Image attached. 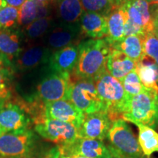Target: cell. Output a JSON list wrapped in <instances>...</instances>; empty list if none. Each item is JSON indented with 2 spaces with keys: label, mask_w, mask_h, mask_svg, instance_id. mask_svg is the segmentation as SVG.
<instances>
[{
  "label": "cell",
  "mask_w": 158,
  "mask_h": 158,
  "mask_svg": "<svg viewBox=\"0 0 158 158\" xmlns=\"http://www.w3.org/2000/svg\"><path fill=\"white\" fill-rule=\"evenodd\" d=\"M155 11H158V5L156 6V7L153 10H152V12H155Z\"/></svg>",
  "instance_id": "cell-43"
},
{
  "label": "cell",
  "mask_w": 158,
  "mask_h": 158,
  "mask_svg": "<svg viewBox=\"0 0 158 158\" xmlns=\"http://www.w3.org/2000/svg\"><path fill=\"white\" fill-rule=\"evenodd\" d=\"M157 122H158V97L157 100Z\"/></svg>",
  "instance_id": "cell-41"
},
{
  "label": "cell",
  "mask_w": 158,
  "mask_h": 158,
  "mask_svg": "<svg viewBox=\"0 0 158 158\" xmlns=\"http://www.w3.org/2000/svg\"><path fill=\"white\" fill-rule=\"evenodd\" d=\"M0 158H5V157H2V156H0Z\"/></svg>",
  "instance_id": "cell-45"
},
{
  "label": "cell",
  "mask_w": 158,
  "mask_h": 158,
  "mask_svg": "<svg viewBox=\"0 0 158 158\" xmlns=\"http://www.w3.org/2000/svg\"><path fill=\"white\" fill-rule=\"evenodd\" d=\"M10 64V62L2 54L0 53V68L2 67H6L7 65Z\"/></svg>",
  "instance_id": "cell-35"
},
{
  "label": "cell",
  "mask_w": 158,
  "mask_h": 158,
  "mask_svg": "<svg viewBox=\"0 0 158 158\" xmlns=\"http://www.w3.org/2000/svg\"><path fill=\"white\" fill-rule=\"evenodd\" d=\"M158 93L149 89L128 99L122 118L133 124H143L155 128L157 123V100Z\"/></svg>",
  "instance_id": "cell-4"
},
{
  "label": "cell",
  "mask_w": 158,
  "mask_h": 158,
  "mask_svg": "<svg viewBox=\"0 0 158 158\" xmlns=\"http://www.w3.org/2000/svg\"><path fill=\"white\" fill-rule=\"evenodd\" d=\"M38 1L40 2H42L43 4H44V5H49L51 2H54V0H38Z\"/></svg>",
  "instance_id": "cell-38"
},
{
  "label": "cell",
  "mask_w": 158,
  "mask_h": 158,
  "mask_svg": "<svg viewBox=\"0 0 158 158\" xmlns=\"http://www.w3.org/2000/svg\"><path fill=\"white\" fill-rule=\"evenodd\" d=\"M112 122L107 112L103 110L85 114L84 120L79 129V136L80 138L103 141L111 127Z\"/></svg>",
  "instance_id": "cell-11"
},
{
  "label": "cell",
  "mask_w": 158,
  "mask_h": 158,
  "mask_svg": "<svg viewBox=\"0 0 158 158\" xmlns=\"http://www.w3.org/2000/svg\"><path fill=\"white\" fill-rule=\"evenodd\" d=\"M7 3H6L5 0H0V10L4 7L7 6Z\"/></svg>",
  "instance_id": "cell-39"
},
{
  "label": "cell",
  "mask_w": 158,
  "mask_h": 158,
  "mask_svg": "<svg viewBox=\"0 0 158 158\" xmlns=\"http://www.w3.org/2000/svg\"><path fill=\"white\" fill-rule=\"evenodd\" d=\"M70 157L73 158H88V157H83V156H80V155H73V156H70Z\"/></svg>",
  "instance_id": "cell-40"
},
{
  "label": "cell",
  "mask_w": 158,
  "mask_h": 158,
  "mask_svg": "<svg viewBox=\"0 0 158 158\" xmlns=\"http://www.w3.org/2000/svg\"><path fill=\"white\" fill-rule=\"evenodd\" d=\"M138 128V141L146 157H149L158 152V133L153 128L143 124H137Z\"/></svg>",
  "instance_id": "cell-24"
},
{
  "label": "cell",
  "mask_w": 158,
  "mask_h": 158,
  "mask_svg": "<svg viewBox=\"0 0 158 158\" xmlns=\"http://www.w3.org/2000/svg\"><path fill=\"white\" fill-rule=\"evenodd\" d=\"M30 119L21 107L8 102L0 108V128L4 133L28 130Z\"/></svg>",
  "instance_id": "cell-12"
},
{
  "label": "cell",
  "mask_w": 158,
  "mask_h": 158,
  "mask_svg": "<svg viewBox=\"0 0 158 158\" xmlns=\"http://www.w3.org/2000/svg\"><path fill=\"white\" fill-rule=\"evenodd\" d=\"M121 83L128 98L137 95L147 89L141 83L135 70L127 74Z\"/></svg>",
  "instance_id": "cell-26"
},
{
  "label": "cell",
  "mask_w": 158,
  "mask_h": 158,
  "mask_svg": "<svg viewBox=\"0 0 158 158\" xmlns=\"http://www.w3.org/2000/svg\"><path fill=\"white\" fill-rule=\"evenodd\" d=\"M106 139V147L114 158H147L138 138L123 118L112 122Z\"/></svg>",
  "instance_id": "cell-2"
},
{
  "label": "cell",
  "mask_w": 158,
  "mask_h": 158,
  "mask_svg": "<svg viewBox=\"0 0 158 158\" xmlns=\"http://www.w3.org/2000/svg\"><path fill=\"white\" fill-rule=\"evenodd\" d=\"M11 98V91L9 88L0 89V108L9 102Z\"/></svg>",
  "instance_id": "cell-31"
},
{
  "label": "cell",
  "mask_w": 158,
  "mask_h": 158,
  "mask_svg": "<svg viewBox=\"0 0 158 158\" xmlns=\"http://www.w3.org/2000/svg\"><path fill=\"white\" fill-rule=\"evenodd\" d=\"M50 50L43 45H33L22 51L16 59V68L21 71L31 70L43 63L48 62Z\"/></svg>",
  "instance_id": "cell-17"
},
{
  "label": "cell",
  "mask_w": 158,
  "mask_h": 158,
  "mask_svg": "<svg viewBox=\"0 0 158 158\" xmlns=\"http://www.w3.org/2000/svg\"><path fill=\"white\" fill-rule=\"evenodd\" d=\"M136 62L122 51L111 49L106 62V70L120 82L131 71L135 70Z\"/></svg>",
  "instance_id": "cell-16"
},
{
  "label": "cell",
  "mask_w": 158,
  "mask_h": 158,
  "mask_svg": "<svg viewBox=\"0 0 158 158\" xmlns=\"http://www.w3.org/2000/svg\"><path fill=\"white\" fill-rule=\"evenodd\" d=\"M69 100L84 114L106 111L103 100L92 79H77L76 81L72 80Z\"/></svg>",
  "instance_id": "cell-5"
},
{
  "label": "cell",
  "mask_w": 158,
  "mask_h": 158,
  "mask_svg": "<svg viewBox=\"0 0 158 158\" xmlns=\"http://www.w3.org/2000/svg\"><path fill=\"white\" fill-rule=\"evenodd\" d=\"M78 58L73 73L77 79H95L106 70L111 47L104 39H89L78 45Z\"/></svg>",
  "instance_id": "cell-1"
},
{
  "label": "cell",
  "mask_w": 158,
  "mask_h": 158,
  "mask_svg": "<svg viewBox=\"0 0 158 158\" xmlns=\"http://www.w3.org/2000/svg\"><path fill=\"white\" fill-rule=\"evenodd\" d=\"M13 73L11 69L7 67L0 68V89L9 88L8 85L11 81Z\"/></svg>",
  "instance_id": "cell-30"
},
{
  "label": "cell",
  "mask_w": 158,
  "mask_h": 158,
  "mask_svg": "<svg viewBox=\"0 0 158 158\" xmlns=\"http://www.w3.org/2000/svg\"><path fill=\"white\" fill-rule=\"evenodd\" d=\"M125 13L121 7L114 8L108 15V34L104 40L113 48L125 37Z\"/></svg>",
  "instance_id": "cell-18"
},
{
  "label": "cell",
  "mask_w": 158,
  "mask_h": 158,
  "mask_svg": "<svg viewBox=\"0 0 158 158\" xmlns=\"http://www.w3.org/2000/svg\"><path fill=\"white\" fill-rule=\"evenodd\" d=\"M145 35H130L125 37L120 43L114 45L113 49H116L135 61L139 62L145 56L143 43Z\"/></svg>",
  "instance_id": "cell-23"
},
{
  "label": "cell",
  "mask_w": 158,
  "mask_h": 158,
  "mask_svg": "<svg viewBox=\"0 0 158 158\" xmlns=\"http://www.w3.org/2000/svg\"><path fill=\"white\" fill-rule=\"evenodd\" d=\"M111 1L113 2L114 5H115V7H120V6L122 5V3L124 2V0H111Z\"/></svg>",
  "instance_id": "cell-36"
},
{
  "label": "cell",
  "mask_w": 158,
  "mask_h": 158,
  "mask_svg": "<svg viewBox=\"0 0 158 158\" xmlns=\"http://www.w3.org/2000/svg\"><path fill=\"white\" fill-rule=\"evenodd\" d=\"M135 70L143 86L158 93V65L152 59L145 55L136 62Z\"/></svg>",
  "instance_id": "cell-21"
},
{
  "label": "cell",
  "mask_w": 158,
  "mask_h": 158,
  "mask_svg": "<svg viewBox=\"0 0 158 158\" xmlns=\"http://www.w3.org/2000/svg\"><path fill=\"white\" fill-rule=\"evenodd\" d=\"M153 15V32L158 37V11L152 12Z\"/></svg>",
  "instance_id": "cell-34"
},
{
  "label": "cell",
  "mask_w": 158,
  "mask_h": 158,
  "mask_svg": "<svg viewBox=\"0 0 158 158\" xmlns=\"http://www.w3.org/2000/svg\"><path fill=\"white\" fill-rule=\"evenodd\" d=\"M19 8L7 5L0 10V31L8 30L18 24Z\"/></svg>",
  "instance_id": "cell-28"
},
{
  "label": "cell",
  "mask_w": 158,
  "mask_h": 158,
  "mask_svg": "<svg viewBox=\"0 0 158 158\" xmlns=\"http://www.w3.org/2000/svg\"><path fill=\"white\" fill-rule=\"evenodd\" d=\"M59 158H73L71 157H68V156H62V155H60V157Z\"/></svg>",
  "instance_id": "cell-42"
},
{
  "label": "cell",
  "mask_w": 158,
  "mask_h": 158,
  "mask_svg": "<svg viewBox=\"0 0 158 158\" xmlns=\"http://www.w3.org/2000/svg\"><path fill=\"white\" fill-rule=\"evenodd\" d=\"M85 12L98 13L108 16L115 5L111 0H81Z\"/></svg>",
  "instance_id": "cell-27"
},
{
  "label": "cell",
  "mask_w": 158,
  "mask_h": 158,
  "mask_svg": "<svg viewBox=\"0 0 158 158\" xmlns=\"http://www.w3.org/2000/svg\"><path fill=\"white\" fill-rule=\"evenodd\" d=\"M21 52L22 48L19 33L11 29L0 31V53L10 62L17 59Z\"/></svg>",
  "instance_id": "cell-22"
},
{
  "label": "cell",
  "mask_w": 158,
  "mask_h": 158,
  "mask_svg": "<svg viewBox=\"0 0 158 158\" xmlns=\"http://www.w3.org/2000/svg\"><path fill=\"white\" fill-rule=\"evenodd\" d=\"M78 58V45H70L51 54L48 60L49 68L55 73L71 76L76 68Z\"/></svg>",
  "instance_id": "cell-13"
},
{
  "label": "cell",
  "mask_w": 158,
  "mask_h": 158,
  "mask_svg": "<svg viewBox=\"0 0 158 158\" xmlns=\"http://www.w3.org/2000/svg\"><path fill=\"white\" fill-rule=\"evenodd\" d=\"M25 1L26 0H5L7 5L10 6V7H16V8H19L24 3Z\"/></svg>",
  "instance_id": "cell-32"
},
{
  "label": "cell",
  "mask_w": 158,
  "mask_h": 158,
  "mask_svg": "<svg viewBox=\"0 0 158 158\" xmlns=\"http://www.w3.org/2000/svg\"><path fill=\"white\" fill-rule=\"evenodd\" d=\"M52 24L53 20L50 16L37 19L24 27L26 37L29 40L38 39L51 30Z\"/></svg>",
  "instance_id": "cell-25"
},
{
  "label": "cell",
  "mask_w": 158,
  "mask_h": 158,
  "mask_svg": "<svg viewBox=\"0 0 158 158\" xmlns=\"http://www.w3.org/2000/svg\"><path fill=\"white\" fill-rule=\"evenodd\" d=\"M56 15L61 24L79 23L84 10L81 0H56Z\"/></svg>",
  "instance_id": "cell-20"
},
{
  "label": "cell",
  "mask_w": 158,
  "mask_h": 158,
  "mask_svg": "<svg viewBox=\"0 0 158 158\" xmlns=\"http://www.w3.org/2000/svg\"><path fill=\"white\" fill-rule=\"evenodd\" d=\"M61 155H80L88 158H114L102 141L79 138L74 143L57 147Z\"/></svg>",
  "instance_id": "cell-9"
},
{
  "label": "cell",
  "mask_w": 158,
  "mask_h": 158,
  "mask_svg": "<svg viewBox=\"0 0 158 158\" xmlns=\"http://www.w3.org/2000/svg\"><path fill=\"white\" fill-rule=\"evenodd\" d=\"M79 26L81 35L94 40L105 38L108 34V16L84 11L79 21Z\"/></svg>",
  "instance_id": "cell-14"
},
{
  "label": "cell",
  "mask_w": 158,
  "mask_h": 158,
  "mask_svg": "<svg viewBox=\"0 0 158 158\" xmlns=\"http://www.w3.org/2000/svg\"><path fill=\"white\" fill-rule=\"evenodd\" d=\"M72 79L70 75L53 73L37 86V94L44 103L58 100H69Z\"/></svg>",
  "instance_id": "cell-8"
},
{
  "label": "cell",
  "mask_w": 158,
  "mask_h": 158,
  "mask_svg": "<svg viewBox=\"0 0 158 158\" xmlns=\"http://www.w3.org/2000/svg\"><path fill=\"white\" fill-rule=\"evenodd\" d=\"M35 131L46 141L58 147L74 143L79 136V130L70 123L43 117L35 121Z\"/></svg>",
  "instance_id": "cell-6"
},
{
  "label": "cell",
  "mask_w": 158,
  "mask_h": 158,
  "mask_svg": "<svg viewBox=\"0 0 158 158\" xmlns=\"http://www.w3.org/2000/svg\"><path fill=\"white\" fill-rule=\"evenodd\" d=\"M44 116L70 123L79 130L85 114L70 100H62L45 103Z\"/></svg>",
  "instance_id": "cell-10"
},
{
  "label": "cell",
  "mask_w": 158,
  "mask_h": 158,
  "mask_svg": "<svg viewBox=\"0 0 158 158\" xmlns=\"http://www.w3.org/2000/svg\"><path fill=\"white\" fill-rule=\"evenodd\" d=\"M35 142L31 130L9 132L0 137V156L5 158H23L28 155Z\"/></svg>",
  "instance_id": "cell-7"
},
{
  "label": "cell",
  "mask_w": 158,
  "mask_h": 158,
  "mask_svg": "<svg viewBox=\"0 0 158 158\" xmlns=\"http://www.w3.org/2000/svg\"><path fill=\"white\" fill-rule=\"evenodd\" d=\"M60 155L61 154L58 147H55L53 148L51 151H49V152L47 154L44 158H59Z\"/></svg>",
  "instance_id": "cell-33"
},
{
  "label": "cell",
  "mask_w": 158,
  "mask_h": 158,
  "mask_svg": "<svg viewBox=\"0 0 158 158\" xmlns=\"http://www.w3.org/2000/svg\"><path fill=\"white\" fill-rule=\"evenodd\" d=\"M81 35L79 23L77 24H61L50 31L47 38L48 47L54 50H59L75 42Z\"/></svg>",
  "instance_id": "cell-15"
},
{
  "label": "cell",
  "mask_w": 158,
  "mask_h": 158,
  "mask_svg": "<svg viewBox=\"0 0 158 158\" xmlns=\"http://www.w3.org/2000/svg\"><path fill=\"white\" fill-rule=\"evenodd\" d=\"M147 1L149 2L150 5H153V6L158 5V0H147Z\"/></svg>",
  "instance_id": "cell-37"
},
{
  "label": "cell",
  "mask_w": 158,
  "mask_h": 158,
  "mask_svg": "<svg viewBox=\"0 0 158 158\" xmlns=\"http://www.w3.org/2000/svg\"><path fill=\"white\" fill-rule=\"evenodd\" d=\"M94 81L111 121L122 118L129 99L126 95L122 83L108 73L107 70L102 73Z\"/></svg>",
  "instance_id": "cell-3"
},
{
  "label": "cell",
  "mask_w": 158,
  "mask_h": 158,
  "mask_svg": "<svg viewBox=\"0 0 158 158\" xmlns=\"http://www.w3.org/2000/svg\"><path fill=\"white\" fill-rule=\"evenodd\" d=\"M144 54L158 65V37L153 31L145 35L143 43Z\"/></svg>",
  "instance_id": "cell-29"
},
{
  "label": "cell",
  "mask_w": 158,
  "mask_h": 158,
  "mask_svg": "<svg viewBox=\"0 0 158 158\" xmlns=\"http://www.w3.org/2000/svg\"><path fill=\"white\" fill-rule=\"evenodd\" d=\"M49 16V5L38 0H26L19 8L18 25L25 27L37 19Z\"/></svg>",
  "instance_id": "cell-19"
},
{
  "label": "cell",
  "mask_w": 158,
  "mask_h": 158,
  "mask_svg": "<svg viewBox=\"0 0 158 158\" xmlns=\"http://www.w3.org/2000/svg\"><path fill=\"white\" fill-rule=\"evenodd\" d=\"M3 134H4V133H3V131H2V130H1V128H0V137H1V136H2V135H3Z\"/></svg>",
  "instance_id": "cell-44"
}]
</instances>
